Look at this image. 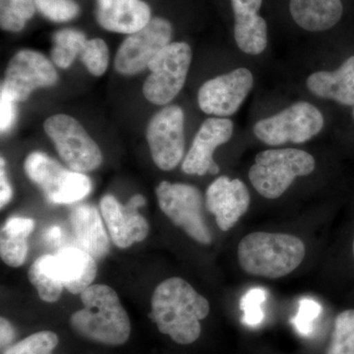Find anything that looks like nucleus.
<instances>
[{
    "label": "nucleus",
    "instance_id": "obj_1",
    "mask_svg": "<svg viewBox=\"0 0 354 354\" xmlns=\"http://www.w3.org/2000/svg\"><path fill=\"white\" fill-rule=\"evenodd\" d=\"M153 322L162 334L179 344H191L201 335V322L209 313L208 300L183 279L169 278L153 290Z\"/></svg>",
    "mask_w": 354,
    "mask_h": 354
},
{
    "label": "nucleus",
    "instance_id": "obj_2",
    "mask_svg": "<svg viewBox=\"0 0 354 354\" xmlns=\"http://www.w3.org/2000/svg\"><path fill=\"white\" fill-rule=\"evenodd\" d=\"M80 297L84 308L71 316L73 329L99 344H124L131 334V324L116 291L109 286L92 285Z\"/></svg>",
    "mask_w": 354,
    "mask_h": 354
},
{
    "label": "nucleus",
    "instance_id": "obj_3",
    "mask_svg": "<svg viewBox=\"0 0 354 354\" xmlns=\"http://www.w3.org/2000/svg\"><path fill=\"white\" fill-rule=\"evenodd\" d=\"M306 248L297 236L286 234L252 232L239 242L237 256L241 268L251 276L279 279L297 270Z\"/></svg>",
    "mask_w": 354,
    "mask_h": 354
},
{
    "label": "nucleus",
    "instance_id": "obj_4",
    "mask_svg": "<svg viewBox=\"0 0 354 354\" xmlns=\"http://www.w3.org/2000/svg\"><path fill=\"white\" fill-rule=\"evenodd\" d=\"M316 167L315 158L298 149H272L258 153L249 171V180L261 196H283L297 177L307 176Z\"/></svg>",
    "mask_w": 354,
    "mask_h": 354
},
{
    "label": "nucleus",
    "instance_id": "obj_5",
    "mask_svg": "<svg viewBox=\"0 0 354 354\" xmlns=\"http://www.w3.org/2000/svg\"><path fill=\"white\" fill-rule=\"evenodd\" d=\"M25 171L32 183L55 205L73 204L92 191L91 179L82 172L66 169L46 153L32 152L26 158Z\"/></svg>",
    "mask_w": 354,
    "mask_h": 354
},
{
    "label": "nucleus",
    "instance_id": "obj_6",
    "mask_svg": "<svg viewBox=\"0 0 354 354\" xmlns=\"http://www.w3.org/2000/svg\"><path fill=\"white\" fill-rule=\"evenodd\" d=\"M324 118L320 109L307 102H298L281 113L254 125V135L268 146L302 144L321 132Z\"/></svg>",
    "mask_w": 354,
    "mask_h": 354
},
{
    "label": "nucleus",
    "instance_id": "obj_7",
    "mask_svg": "<svg viewBox=\"0 0 354 354\" xmlns=\"http://www.w3.org/2000/svg\"><path fill=\"white\" fill-rule=\"evenodd\" d=\"M158 206L176 227L204 245L212 243V234L203 213V197L195 186L162 181L156 188Z\"/></svg>",
    "mask_w": 354,
    "mask_h": 354
},
{
    "label": "nucleus",
    "instance_id": "obj_8",
    "mask_svg": "<svg viewBox=\"0 0 354 354\" xmlns=\"http://www.w3.org/2000/svg\"><path fill=\"white\" fill-rule=\"evenodd\" d=\"M44 131L50 137L59 157L71 171L88 172L102 162V153L85 128L72 116L55 114L44 121Z\"/></svg>",
    "mask_w": 354,
    "mask_h": 354
},
{
    "label": "nucleus",
    "instance_id": "obj_9",
    "mask_svg": "<svg viewBox=\"0 0 354 354\" xmlns=\"http://www.w3.org/2000/svg\"><path fill=\"white\" fill-rule=\"evenodd\" d=\"M192 60V50L186 43H172L153 58L148 68L151 74L143 86L149 102L165 106L180 92Z\"/></svg>",
    "mask_w": 354,
    "mask_h": 354
},
{
    "label": "nucleus",
    "instance_id": "obj_10",
    "mask_svg": "<svg viewBox=\"0 0 354 354\" xmlns=\"http://www.w3.org/2000/svg\"><path fill=\"white\" fill-rule=\"evenodd\" d=\"M172 28L169 21L153 18L139 31L133 32L121 44L116 53L114 67L123 75H134L149 67L160 50L169 46Z\"/></svg>",
    "mask_w": 354,
    "mask_h": 354
},
{
    "label": "nucleus",
    "instance_id": "obj_11",
    "mask_svg": "<svg viewBox=\"0 0 354 354\" xmlns=\"http://www.w3.org/2000/svg\"><path fill=\"white\" fill-rule=\"evenodd\" d=\"M153 160L169 171L180 164L184 156V113L178 106H167L153 116L146 132Z\"/></svg>",
    "mask_w": 354,
    "mask_h": 354
},
{
    "label": "nucleus",
    "instance_id": "obj_12",
    "mask_svg": "<svg viewBox=\"0 0 354 354\" xmlns=\"http://www.w3.org/2000/svg\"><path fill=\"white\" fill-rule=\"evenodd\" d=\"M57 79V70L44 55L35 50H21L9 62L1 90L14 101L25 102L32 91L51 87Z\"/></svg>",
    "mask_w": 354,
    "mask_h": 354
},
{
    "label": "nucleus",
    "instance_id": "obj_13",
    "mask_svg": "<svg viewBox=\"0 0 354 354\" xmlns=\"http://www.w3.org/2000/svg\"><path fill=\"white\" fill-rule=\"evenodd\" d=\"M252 72L245 67L232 70L203 84L198 104L205 113L227 118L239 111L252 90Z\"/></svg>",
    "mask_w": 354,
    "mask_h": 354
},
{
    "label": "nucleus",
    "instance_id": "obj_14",
    "mask_svg": "<svg viewBox=\"0 0 354 354\" xmlns=\"http://www.w3.org/2000/svg\"><path fill=\"white\" fill-rule=\"evenodd\" d=\"M145 204V198L140 194L134 195L125 205L120 204L111 195L102 198L100 208L102 218L111 241L118 248H128L136 242L145 241L148 236V221L139 213V208Z\"/></svg>",
    "mask_w": 354,
    "mask_h": 354
},
{
    "label": "nucleus",
    "instance_id": "obj_15",
    "mask_svg": "<svg viewBox=\"0 0 354 354\" xmlns=\"http://www.w3.org/2000/svg\"><path fill=\"white\" fill-rule=\"evenodd\" d=\"M39 261L43 271L73 295L87 290L97 276L95 258L78 247H65L55 255L41 256Z\"/></svg>",
    "mask_w": 354,
    "mask_h": 354
},
{
    "label": "nucleus",
    "instance_id": "obj_16",
    "mask_svg": "<svg viewBox=\"0 0 354 354\" xmlns=\"http://www.w3.org/2000/svg\"><path fill=\"white\" fill-rule=\"evenodd\" d=\"M234 134V122L228 118H211L202 123L192 146L184 158L181 169L189 176L216 174L220 167L214 160L218 147L227 143Z\"/></svg>",
    "mask_w": 354,
    "mask_h": 354
},
{
    "label": "nucleus",
    "instance_id": "obj_17",
    "mask_svg": "<svg viewBox=\"0 0 354 354\" xmlns=\"http://www.w3.org/2000/svg\"><path fill=\"white\" fill-rule=\"evenodd\" d=\"M250 206V193L241 179L218 177L206 191V208L216 218L218 227L227 232L245 215Z\"/></svg>",
    "mask_w": 354,
    "mask_h": 354
},
{
    "label": "nucleus",
    "instance_id": "obj_18",
    "mask_svg": "<svg viewBox=\"0 0 354 354\" xmlns=\"http://www.w3.org/2000/svg\"><path fill=\"white\" fill-rule=\"evenodd\" d=\"M97 20L108 31L133 34L145 27L151 9L142 0H97Z\"/></svg>",
    "mask_w": 354,
    "mask_h": 354
},
{
    "label": "nucleus",
    "instance_id": "obj_19",
    "mask_svg": "<svg viewBox=\"0 0 354 354\" xmlns=\"http://www.w3.org/2000/svg\"><path fill=\"white\" fill-rule=\"evenodd\" d=\"M77 247L92 255L95 260L106 257L109 239L99 212L90 205H79L70 215Z\"/></svg>",
    "mask_w": 354,
    "mask_h": 354
},
{
    "label": "nucleus",
    "instance_id": "obj_20",
    "mask_svg": "<svg viewBox=\"0 0 354 354\" xmlns=\"http://www.w3.org/2000/svg\"><path fill=\"white\" fill-rule=\"evenodd\" d=\"M310 92L321 99L354 106V57H348L335 71H318L307 78Z\"/></svg>",
    "mask_w": 354,
    "mask_h": 354
},
{
    "label": "nucleus",
    "instance_id": "obj_21",
    "mask_svg": "<svg viewBox=\"0 0 354 354\" xmlns=\"http://www.w3.org/2000/svg\"><path fill=\"white\" fill-rule=\"evenodd\" d=\"M290 11L302 29L322 32L339 23L344 7L341 0H290Z\"/></svg>",
    "mask_w": 354,
    "mask_h": 354
},
{
    "label": "nucleus",
    "instance_id": "obj_22",
    "mask_svg": "<svg viewBox=\"0 0 354 354\" xmlns=\"http://www.w3.org/2000/svg\"><path fill=\"white\" fill-rule=\"evenodd\" d=\"M35 225V221L27 218H11L4 223L0 236V256L9 267L24 264L29 250L28 237Z\"/></svg>",
    "mask_w": 354,
    "mask_h": 354
},
{
    "label": "nucleus",
    "instance_id": "obj_23",
    "mask_svg": "<svg viewBox=\"0 0 354 354\" xmlns=\"http://www.w3.org/2000/svg\"><path fill=\"white\" fill-rule=\"evenodd\" d=\"M234 39L239 50L257 55L267 48V23L258 15L234 17Z\"/></svg>",
    "mask_w": 354,
    "mask_h": 354
},
{
    "label": "nucleus",
    "instance_id": "obj_24",
    "mask_svg": "<svg viewBox=\"0 0 354 354\" xmlns=\"http://www.w3.org/2000/svg\"><path fill=\"white\" fill-rule=\"evenodd\" d=\"M51 59L60 68L71 66L74 59L80 57L88 39L82 32L73 29H64L53 35Z\"/></svg>",
    "mask_w": 354,
    "mask_h": 354
},
{
    "label": "nucleus",
    "instance_id": "obj_25",
    "mask_svg": "<svg viewBox=\"0 0 354 354\" xmlns=\"http://www.w3.org/2000/svg\"><path fill=\"white\" fill-rule=\"evenodd\" d=\"M35 10V0H0V25L6 31L19 32Z\"/></svg>",
    "mask_w": 354,
    "mask_h": 354
},
{
    "label": "nucleus",
    "instance_id": "obj_26",
    "mask_svg": "<svg viewBox=\"0 0 354 354\" xmlns=\"http://www.w3.org/2000/svg\"><path fill=\"white\" fill-rule=\"evenodd\" d=\"M326 354H354V309L337 315Z\"/></svg>",
    "mask_w": 354,
    "mask_h": 354
},
{
    "label": "nucleus",
    "instance_id": "obj_27",
    "mask_svg": "<svg viewBox=\"0 0 354 354\" xmlns=\"http://www.w3.org/2000/svg\"><path fill=\"white\" fill-rule=\"evenodd\" d=\"M28 278L36 288L39 297L43 301L55 304L62 297L64 285L43 271L39 258L30 267Z\"/></svg>",
    "mask_w": 354,
    "mask_h": 354
},
{
    "label": "nucleus",
    "instance_id": "obj_28",
    "mask_svg": "<svg viewBox=\"0 0 354 354\" xmlns=\"http://www.w3.org/2000/svg\"><path fill=\"white\" fill-rule=\"evenodd\" d=\"M58 342L59 339L55 333L41 330L7 348L3 354H51Z\"/></svg>",
    "mask_w": 354,
    "mask_h": 354
},
{
    "label": "nucleus",
    "instance_id": "obj_29",
    "mask_svg": "<svg viewBox=\"0 0 354 354\" xmlns=\"http://www.w3.org/2000/svg\"><path fill=\"white\" fill-rule=\"evenodd\" d=\"M80 59L94 76H102L109 66V48L102 39H88Z\"/></svg>",
    "mask_w": 354,
    "mask_h": 354
},
{
    "label": "nucleus",
    "instance_id": "obj_30",
    "mask_svg": "<svg viewBox=\"0 0 354 354\" xmlns=\"http://www.w3.org/2000/svg\"><path fill=\"white\" fill-rule=\"evenodd\" d=\"M268 297V291L262 288H254L247 291L241 300V309L243 312L242 322L249 327H257L264 321L262 305Z\"/></svg>",
    "mask_w": 354,
    "mask_h": 354
},
{
    "label": "nucleus",
    "instance_id": "obj_31",
    "mask_svg": "<svg viewBox=\"0 0 354 354\" xmlns=\"http://www.w3.org/2000/svg\"><path fill=\"white\" fill-rule=\"evenodd\" d=\"M39 12L55 22H66L75 18L79 6L74 0H35Z\"/></svg>",
    "mask_w": 354,
    "mask_h": 354
},
{
    "label": "nucleus",
    "instance_id": "obj_32",
    "mask_svg": "<svg viewBox=\"0 0 354 354\" xmlns=\"http://www.w3.org/2000/svg\"><path fill=\"white\" fill-rule=\"evenodd\" d=\"M322 311V307L316 300L302 298L298 302L297 316L292 319V324L298 334L308 337L314 330V323Z\"/></svg>",
    "mask_w": 354,
    "mask_h": 354
},
{
    "label": "nucleus",
    "instance_id": "obj_33",
    "mask_svg": "<svg viewBox=\"0 0 354 354\" xmlns=\"http://www.w3.org/2000/svg\"><path fill=\"white\" fill-rule=\"evenodd\" d=\"M15 101L4 91L0 93V130L6 132L12 127L15 120Z\"/></svg>",
    "mask_w": 354,
    "mask_h": 354
},
{
    "label": "nucleus",
    "instance_id": "obj_34",
    "mask_svg": "<svg viewBox=\"0 0 354 354\" xmlns=\"http://www.w3.org/2000/svg\"><path fill=\"white\" fill-rule=\"evenodd\" d=\"M263 0H232L234 17L256 15L262 6Z\"/></svg>",
    "mask_w": 354,
    "mask_h": 354
},
{
    "label": "nucleus",
    "instance_id": "obj_35",
    "mask_svg": "<svg viewBox=\"0 0 354 354\" xmlns=\"http://www.w3.org/2000/svg\"><path fill=\"white\" fill-rule=\"evenodd\" d=\"M0 162V207L3 209L12 198V188L7 179L6 162L3 158H1Z\"/></svg>",
    "mask_w": 354,
    "mask_h": 354
},
{
    "label": "nucleus",
    "instance_id": "obj_36",
    "mask_svg": "<svg viewBox=\"0 0 354 354\" xmlns=\"http://www.w3.org/2000/svg\"><path fill=\"white\" fill-rule=\"evenodd\" d=\"M15 337V332L11 323L7 319L1 317L0 319V344L1 348H6L12 342Z\"/></svg>",
    "mask_w": 354,
    "mask_h": 354
},
{
    "label": "nucleus",
    "instance_id": "obj_37",
    "mask_svg": "<svg viewBox=\"0 0 354 354\" xmlns=\"http://www.w3.org/2000/svg\"><path fill=\"white\" fill-rule=\"evenodd\" d=\"M62 228L53 225V227H48L44 232V237L46 241L55 242L62 239Z\"/></svg>",
    "mask_w": 354,
    "mask_h": 354
},
{
    "label": "nucleus",
    "instance_id": "obj_38",
    "mask_svg": "<svg viewBox=\"0 0 354 354\" xmlns=\"http://www.w3.org/2000/svg\"><path fill=\"white\" fill-rule=\"evenodd\" d=\"M353 256H354V241H353Z\"/></svg>",
    "mask_w": 354,
    "mask_h": 354
},
{
    "label": "nucleus",
    "instance_id": "obj_39",
    "mask_svg": "<svg viewBox=\"0 0 354 354\" xmlns=\"http://www.w3.org/2000/svg\"><path fill=\"white\" fill-rule=\"evenodd\" d=\"M353 118H354V109H353Z\"/></svg>",
    "mask_w": 354,
    "mask_h": 354
}]
</instances>
